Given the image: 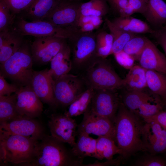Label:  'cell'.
I'll return each mask as SVG.
<instances>
[{
  "label": "cell",
  "mask_w": 166,
  "mask_h": 166,
  "mask_svg": "<svg viewBox=\"0 0 166 166\" xmlns=\"http://www.w3.org/2000/svg\"><path fill=\"white\" fill-rule=\"evenodd\" d=\"M140 117L121 101L114 122L115 140L122 151L121 156L123 158L146 150L144 139L145 124Z\"/></svg>",
  "instance_id": "cell-1"
},
{
  "label": "cell",
  "mask_w": 166,
  "mask_h": 166,
  "mask_svg": "<svg viewBox=\"0 0 166 166\" xmlns=\"http://www.w3.org/2000/svg\"><path fill=\"white\" fill-rule=\"evenodd\" d=\"M64 143L45 134L36 144L32 161L22 166H87Z\"/></svg>",
  "instance_id": "cell-2"
},
{
  "label": "cell",
  "mask_w": 166,
  "mask_h": 166,
  "mask_svg": "<svg viewBox=\"0 0 166 166\" xmlns=\"http://www.w3.org/2000/svg\"><path fill=\"white\" fill-rule=\"evenodd\" d=\"M38 141L0 129V164L22 166L31 162Z\"/></svg>",
  "instance_id": "cell-3"
},
{
  "label": "cell",
  "mask_w": 166,
  "mask_h": 166,
  "mask_svg": "<svg viewBox=\"0 0 166 166\" xmlns=\"http://www.w3.org/2000/svg\"><path fill=\"white\" fill-rule=\"evenodd\" d=\"M31 43H24L13 55L0 64V74L19 87L31 85L34 70Z\"/></svg>",
  "instance_id": "cell-4"
},
{
  "label": "cell",
  "mask_w": 166,
  "mask_h": 166,
  "mask_svg": "<svg viewBox=\"0 0 166 166\" xmlns=\"http://www.w3.org/2000/svg\"><path fill=\"white\" fill-rule=\"evenodd\" d=\"M88 87L117 90L123 88V79L105 59L96 58L87 67L83 78Z\"/></svg>",
  "instance_id": "cell-5"
},
{
  "label": "cell",
  "mask_w": 166,
  "mask_h": 166,
  "mask_svg": "<svg viewBox=\"0 0 166 166\" xmlns=\"http://www.w3.org/2000/svg\"><path fill=\"white\" fill-rule=\"evenodd\" d=\"M13 28L24 36L54 37L69 40L80 32L78 29L57 26L46 21L29 22L18 16L16 17Z\"/></svg>",
  "instance_id": "cell-6"
},
{
  "label": "cell",
  "mask_w": 166,
  "mask_h": 166,
  "mask_svg": "<svg viewBox=\"0 0 166 166\" xmlns=\"http://www.w3.org/2000/svg\"><path fill=\"white\" fill-rule=\"evenodd\" d=\"M83 78L69 73L59 77L53 81L55 98L57 105L69 106L87 88Z\"/></svg>",
  "instance_id": "cell-7"
},
{
  "label": "cell",
  "mask_w": 166,
  "mask_h": 166,
  "mask_svg": "<svg viewBox=\"0 0 166 166\" xmlns=\"http://www.w3.org/2000/svg\"><path fill=\"white\" fill-rule=\"evenodd\" d=\"M120 102L117 90L95 89L89 107L94 114L107 118L114 123Z\"/></svg>",
  "instance_id": "cell-8"
},
{
  "label": "cell",
  "mask_w": 166,
  "mask_h": 166,
  "mask_svg": "<svg viewBox=\"0 0 166 166\" xmlns=\"http://www.w3.org/2000/svg\"><path fill=\"white\" fill-rule=\"evenodd\" d=\"M88 33L80 32L69 40L73 43V66L87 67L97 57L96 37Z\"/></svg>",
  "instance_id": "cell-9"
},
{
  "label": "cell",
  "mask_w": 166,
  "mask_h": 166,
  "mask_svg": "<svg viewBox=\"0 0 166 166\" xmlns=\"http://www.w3.org/2000/svg\"><path fill=\"white\" fill-rule=\"evenodd\" d=\"M81 3L79 0H61L50 14L42 20L59 27L78 29L77 24Z\"/></svg>",
  "instance_id": "cell-10"
},
{
  "label": "cell",
  "mask_w": 166,
  "mask_h": 166,
  "mask_svg": "<svg viewBox=\"0 0 166 166\" xmlns=\"http://www.w3.org/2000/svg\"><path fill=\"white\" fill-rule=\"evenodd\" d=\"M31 43L33 62L46 65L50 62L66 42V39L54 37H35Z\"/></svg>",
  "instance_id": "cell-11"
},
{
  "label": "cell",
  "mask_w": 166,
  "mask_h": 166,
  "mask_svg": "<svg viewBox=\"0 0 166 166\" xmlns=\"http://www.w3.org/2000/svg\"><path fill=\"white\" fill-rule=\"evenodd\" d=\"M0 129L35 140H39L45 134L43 127L39 122L24 115L0 123Z\"/></svg>",
  "instance_id": "cell-12"
},
{
  "label": "cell",
  "mask_w": 166,
  "mask_h": 166,
  "mask_svg": "<svg viewBox=\"0 0 166 166\" xmlns=\"http://www.w3.org/2000/svg\"><path fill=\"white\" fill-rule=\"evenodd\" d=\"M48 124L52 136L72 147L75 145L78 126L75 119L64 114L53 113L50 116Z\"/></svg>",
  "instance_id": "cell-13"
},
{
  "label": "cell",
  "mask_w": 166,
  "mask_h": 166,
  "mask_svg": "<svg viewBox=\"0 0 166 166\" xmlns=\"http://www.w3.org/2000/svg\"><path fill=\"white\" fill-rule=\"evenodd\" d=\"M77 127V133L83 132L98 136H109L115 140L114 123L107 118L94 114L91 112L89 107L84 113L83 120Z\"/></svg>",
  "instance_id": "cell-14"
},
{
  "label": "cell",
  "mask_w": 166,
  "mask_h": 166,
  "mask_svg": "<svg viewBox=\"0 0 166 166\" xmlns=\"http://www.w3.org/2000/svg\"><path fill=\"white\" fill-rule=\"evenodd\" d=\"M16 93L17 109L20 115L34 118L41 115L43 111L42 102L31 86L19 87Z\"/></svg>",
  "instance_id": "cell-15"
},
{
  "label": "cell",
  "mask_w": 166,
  "mask_h": 166,
  "mask_svg": "<svg viewBox=\"0 0 166 166\" xmlns=\"http://www.w3.org/2000/svg\"><path fill=\"white\" fill-rule=\"evenodd\" d=\"M53 82L48 69L34 71L31 85L33 90L42 102L54 108L57 105L54 95Z\"/></svg>",
  "instance_id": "cell-16"
},
{
  "label": "cell",
  "mask_w": 166,
  "mask_h": 166,
  "mask_svg": "<svg viewBox=\"0 0 166 166\" xmlns=\"http://www.w3.org/2000/svg\"><path fill=\"white\" fill-rule=\"evenodd\" d=\"M138 61L139 65L146 70L155 71L166 75V56L149 39Z\"/></svg>",
  "instance_id": "cell-17"
},
{
  "label": "cell",
  "mask_w": 166,
  "mask_h": 166,
  "mask_svg": "<svg viewBox=\"0 0 166 166\" xmlns=\"http://www.w3.org/2000/svg\"><path fill=\"white\" fill-rule=\"evenodd\" d=\"M24 36L12 28L0 32V63L2 64L16 52L25 40Z\"/></svg>",
  "instance_id": "cell-18"
},
{
  "label": "cell",
  "mask_w": 166,
  "mask_h": 166,
  "mask_svg": "<svg viewBox=\"0 0 166 166\" xmlns=\"http://www.w3.org/2000/svg\"><path fill=\"white\" fill-rule=\"evenodd\" d=\"M61 0H33L30 6L19 15L31 21L42 20L52 11Z\"/></svg>",
  "instance_id": "cell-19"
},
{
  "label": "cell",
  "mask_w": 166,
  "mask_h": 166,
  "mask_svg": "<svg viewBox=\"0 0 166 166\" xmlns=\"http://www.w3.org/2000/svg\"><path fill=\"white\" fill-rule=\"evenodd\" d=\"M71 52L70 47L65 42L50 62L49 71L53 81L62 75L69 73L72 69Z\"/></svg>",
  "instance_id": "cell-20"
},
{
  "label": "cell",
  "mask_w": 166,
  "mask_h": 166,
  "mask_svg": "<svg viewBox=\"0 0 166 166\" xmlns=\"http://www.w3.org/2000/svg\"><path fill=\"white\" fill-rule=\"evenodd\" d=\"M146 89L128 91L122 89V91L119 95L121 101L127 108L135 113L143 104L148 102H154L161 98L152 94L149 91L147 92Z\"/></svg>",
  "instance_id": "cell-21"
},
{
  "label": "cell",
  "mask_w": 166,
  "mask_h": 166,
  "mask_svg": "<svg viewBox=\"0 0 166 166\" xmlns=\"http://www.w3.org/2000/svg\"><path fill=\"white\" fill-rule=\"evenodd\" d=\"M155 29L166 24V3L163 0H148L142 14Z\"/></svg>",
  "instance_id": "cell-22"
},
{
  "label": "cell",
  "mask_w": 166,
  "mask_h": 166,
  "mask_svg": "<svg viewBox=\"0 0 166 166\" xmlns=\"http://www.w3.org/2000/svg\"><path fill=\"white\" fill-rule=\"evenodd\" d=\"M111 21L117 28L133 34L149 33L151 34L153 31L154 29L146 22L131 16H120Z\"/></svg>",
  "instance_id": "cell-23"
},
{
  "label": "cell",
  "mask_w": 166,
  "mask_h": 166,
  "mask_svg": "<svg viewBox=\"0 0 166 166\" xmlns=\"http://www.w3.org/2000/svg\"><path fill=\"white\" fill-rule=\"evenodd\" d=\"M77 134L78 139L72 148L75 155L83 160L85 157H91L101 160L97 151V139L90 137L89 134L86 133Z\"/></svg>",
  "instance_id": "cell-24"
},
{
  "label": "cell",
  "mask_w": 166,
  "mask_h": 166,
  "mask_svg": "<svg viewBox=\"0 0 166 166\" xmlns=\"http://www.w3.org/2000/svg\"><path fill=\"white\" fill-rule=\"evenodd\" d=\"M123 79L122 89L128 91H138L148 89L146 70L139 64L134 65Z\"/></svg>",
  "instance_id": "cell-25"
},
{
  "label": "cell",
  "mask_w": 166,
  "mask_h": 166,
  "mask_svg": "<svg viewBox=\"0 0 166 166\" xmlns=\"http://www.w3.org/2000/svg\"><path fill=\"white\" fill-rule=\"evenodd\" d=\"M147 88L152 94L166 99V75L158 72L146 70Z\"/></svg>",
  "instance_id": "cell-26"
},
{
  "label": "cell",
  "mask_w": 166,
  "mask_h": 166,
  "mask_svg": "<svg viewBox=\"0 0 166 166\" xmlns=\"http://www.w3.org/2000/svg\"><path fill=\"white\" fill-rule=\"evenodd\" d=\"M94 89L92 88L88 87L69 105L68 111L64 114L70 117L84 114L90 105Z\"/></svg>",
  "instance_id": "cell-27"
},
{
  "label": "cell",
  "mask_w": 166,
  "mask_h": 166,
  "mask_svg": "<svg viewBox=\"0 0 166 166\" xmlns=\"http://www.w3.org/2000/svg\"><path fill=\"white\" fill-rule=\"evenodd\" d=\"M115 143L114 139L111 137L98 136L97 139V151L101 160L106 159L110 160L113 159L114 156L116 154L121 155L122 151Z\"/></svg>",
  "instance_id": "cell-28"
},
{
  "label": "cell",
  "mask_w": 166,
  "mask_h": 166,
  "mask_svg": "<svg viewBox=\"0 0 166 166\" xmlns=\"http://www.w3.org/2000/svg\"><path fill=\"white\" fill-rule=\"evenodd\" d=\"M17 94L0 96V123L12 120L20 115L16 107Z\"/></svg>",
  "instance_id": "cell-29"
},
{
  "label": "cell",
  "mask_w": 166,
  "mask_h": 166,
  "mask_svg": "<svg viewBox=\"0 0 166 166\" xmlns=\"http://www.w3.org/2000/svg\"><path fill=\"white\" fill-rule=\"evenodd\" d=\"M107 26L113 38L112 52L113 54L122 51L127 42L136 34L127 32L117 28L111 21L105 20Z\"/></svg>",
  "instance_id": "cell-30"
},
{
  "label": "cell",
  "mask_w": 166,
  "mask_h": 166,
  "mask_svg": "<svg viewBox=\"0 0 166 166\" xmlns=\"http://www.w3.org/2000/svg\"><path fill=\"white\" fill-rule=\"evenodd\" d=\"M97 57L105 58L112 54L113 38L111 34L105 31L99 33L96 36Z\"/></svg>",
  "instance_id": "cell-31"
},
{
  "label": "cell",
  "mask_w": 166,
  "mask_h": 166,
  "mask_svg": "<svg viewBox=\"0 0 166 166\" xmlns=\"http://www.w3.org/2000/svg\"><path fill=\"white\" fill-rule=\"evenodd\" d=\"M148 39L145 37L136 35L127 42L123 50L138 61Z\"/></svg>",
  "instance_id": "cell-32"
},
{
  "label": "cell",
  "mask_w": 166,
  "mask_h": 166,
  "mask_svg": "<svg viewBox=\"0 0 166 166\" xmlns=\"http://www.w3.org/2000/svg\"><path fill=\"white\" fill-rule=\"evenodd\" d=\"M151 102L144 103L142 105L135 113L143 119L152 117L164 108V102L160 99L154 103Z\"/></svg>",
  "instance_id": "cell-33"
},
{
  "label": "cell",
  "mask_w": 166,
  "mask_h": 166,
  "mask_svg": "<svg viewBox=\"0 0 166 166\" xmlns=\"http://www.w3.org/2000/svg\"><path fill=\"white\" fill-rule=\"evenodd\" d=\"M16 17L8 6L3 0H0V32L12 29Z\"/></svg>",
  "instance_id": "cell-34"
},
{
  "label": "cell",
  "mask_w": 166,
  "mask_h": 166,
  "mask_svg": "<svg viewBox=\"0 0 166 166\" xmlns=\"http://www.w3.org/2000/svg\"><path fill=\"white\" fill-rule=\"evenodd\" d=\"M146 150L153 155L166 152V130L163 128L155 139L146 145Z\"/></svg>",
  "instance_id": "cell-35"
},
{
  "label": "cell",
  "mask_w": 166,
  "mask_h": 166,
  "mask_svg": "<svg viewBox=\"0 0 166 166\" xmlns=\"http://www.w3.org/2000/svg\"><path fill=\"white\" fill-rule=\"evenodd\" d=\"M133 165L135 166H164L166 165V161L159 156L150 154L138 159Z\"/></svg>",
  "instance_id": "cell-36"
},
{
  "label": "cell",
  "mask_w": 166,
  "mask_h": 166,
  "mask_svg": "<svg viewBox=\"0 0 166 166\" xmlns=\"http://www.w3.org/2000/svg\"><path fill=\"white\" fill-rule=\"evenodd\" d=\"M9 7L12 13L17 16L30 6L33 0H2Z\"/></svg>",
  "instance_id": "cell-37"
},
{
  "label": "cell",
  "mask_w": 166,
  "mask_h": 166,
  "mask_svg": "<svg viewBox=\"0 0 166 166\" xmlns=\"http://www.w3.org/2000/svg\"><path fill=\"white\" fill-rule=\"evenodd\" d=\"M109 11V7L106 2L89 9H80L79 15L85 16H95L102 17L107 14Z\"/></svg>",
  "instance_id": "cell-38"
},
{
  "label": "cell",
  "mask_w": 166,
  "mask_h": 166,
  "mask_svg": "<svg viewBox=\"0 0 166 166\" xmlns=\"http://www.w3.org/2000/svg\"><path fill=\"white\" fill-rule=\"evenodd\" d=\"M114 55L117 63L125 69H129L134 65V58L123 50Z\"/></svg>",
  "instance_id": "cell-39"
},
{
  "label": "cell",
  "mask_w": 166,
  "mask_h": 166,
  "mask_svg": "<svg viewBox=\"0 0 166 166\" xmlns=\"http://www.w3.org/2000/svg\"><path fill=\"white\" fill-rule=\"evenodd\" d=\"M19 87L12 83L9 84L5 79V77L0 74V96H8L16 93Z\"/></svg>",
  "instance_id": "cell-40"
},
{
  "label": "cell",
  "mask_w": 166,
  "mask_h": 166,
  "mask_svg": "<svg viewBox=\"0 0 166 166\" xmlns=\"http://www.w3.org/2000/svg\"><path fill=\"white\" fill-rule=\"evenodd\" d=\"M151 34L162 48L166 56V24L159 28L154 29Z\"/></svg>",
  "instance_id": "cell-41"
},
{
  "label": "cell",
  "mask_w": 166,
  "mask_h": 166,
  "mask_svg": "<svg viewBox=\"0 0 166 166\" xmlns=\"http://www.w3.org/2000/svg\"><path fill=\"white\" fill-rule=\"evenodd\" d=\"M143 120L145 122L152 121H156L166 130V111L163 110L154 116L144 119Z\"/></svg>",
  "instance_id": "cell-42"
},
{
  "label": "cell",
  "mask_w": 166,
  "mask_h": 166,
  "mask_svg": "<svg viewBox=\"0 0 166 166\" xmlns=\"http://www.w3.org/2000/svg\"><path fill=\"white\" fill-rule=\"evenodd\" d=\"M129 6L135 13L143 14L147 8L148 3L143 0H128Z\"/></svg>",
  "instance_id": "cell-43"
},
{
  "label": "cell",
  "mask_w": 166,
  "mask_h": 166,
  "mask_svg": "<svg viewBox=\"0 0 166 166\" xmlns=\"http://www.w3.org/2000/svg\"><path fill=\"white\" fill-rule=\"evenodd\" d=\"M114 9L119 13L129 6L128 0H113Z\"/></svg>",
  "instance_id": "cell-44"
},
{
  "label": "cell",
  "mask_w": 166,
  "mask_h": 166,
  "mask_svg": "<svg viewBox=\"0 0 166 166\" xmlns=\"http://www.w3.org/2000/svg\"><path fill=\"white\" fill-rule=\"evenodd\" d=\"M97 28L90 22L84 24L79 28V29L81 33L89 32Z\"/></svg>",
  "instance_id": "cell-45"
},
{
  "label": "cell",
  "mask_w": 166,
  "mask_h": 166,
  "mask_svg": "<svg viewBox=\"0 0 166 166\" xmlns=\"http://www.w3.org/2000/svg\"><path fill=\"white\" fill-rule=\"evenodd\" d=\"M90 16H85L79 15L77 22V27L78 29L82 25L90 22Z\"/></svg>",
  "instance_id": "cell-46"
},
{
  "label": "cell",
  "mask_w": 166,
  "mask_h": 166,
  "mask_svg": "<svg viewBox=\"0 0 166 166\" xmlns=\"http://www.w3.org/2000/svg\"><path fill=\"white\" fill-rule=\"evenodd\" d=\"M90 16V22L97 28L99 27L103 22L102 17L95 16Z\"/></svg>",
  "instance_id": "cell-47"
},
{
  "label": "cell",
  "mask_w": 166,
  "mask_h": 166,
  "mask_svg": "<svg viewBox=\"0 0 166 166\" xmlns=\"http://www.w3.org/2000/svg\"><path fill=\"white\" fill-rule=\"evenodd\" d=\"M109 3L111 7L114 9V4L113 3V0H106Z\"/></svg>",
  "instance_id": "cell-48"
},
{
  "label": "cell",
  "mask_w": 166,
  "mask_h": 166,
  "mask_svg": "<svg viewBox=\"0 0 166 166\" xmlns=\"http://www.w3.org/2000/svg\"><path fill=\"white\" fill-rule=\"evenodd\" d=\"M143 0L147 3L148 2V0Z\"/></svg>",
  "instance_id": "cell-49"
},
{
  "label": "cell",
  "mask_w": 166,
  "mask_h": 166,
  "mask_svg": "<svg viewBox=\"0 0 166 166\" xmlns=\"http://www.w3.org/2000/svg\"><path fill=\"white\" fill-rule=\"evenodd\" d=\"M68 0L70 1H76V0Z\"/></svg>",
  "instance_id": "cell-50"
}]
</instances>
